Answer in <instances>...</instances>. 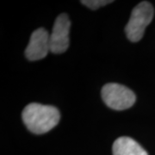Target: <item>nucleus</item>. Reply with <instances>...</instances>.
<instances>
[{"mask_svg":"<svg viewBox=\"0 0 155 155\" xmlns=\"http://www.w3.org/2000/svg\"><path fill=\"white\" fill-rule=\"evenodd\" d=\"M23 123L34 134H42L53 129L60 122V111L55 107L37 103L29 104L22 114Z\"/></svg>","mask_w":155,"mask_h":155,"instance_id":"1","label":"nucleus"},{"mask_svg":"<svg viewBox=\"0 0 155 155\" xmlns=\"http://www.w3.org/2000/svg\"><path fill=\"white\" fill-rule=\"evenodd\" d=\"M153 14V7L149 2H141L134 8L125 27V33L129 41L136 42L143 37L145 29L152 22Z\"/></svg>","mask_w":155,"mask_h":155,"instance_id":"2","label":"nucleus"},{"mask_svg":"<svg viewBox=\"0 0 155 155\" xmlns=\"http://www.w3.org/2000/svg\"><path fill=\"white\" fill-rule=\"evenodd\" d=\"M102 97L108 107L116 110L129 109L135 103V95L124 85L116 83L105 84L102 89Z\"/></svg>","mask_w":155,"mask_h":155,"instance_id":"3","label":"nucleus"},{"mask_svg":"<svg viewBox=\"0 0 155 155\" xmlns=\"http://www.w3.org/2000/svg\"><path fill=\"white\" fill-rule=\"evenodd\" d=\"M71 22L67 14L56 18L53 31L50 35V48L54 54H62L69 47V30Z\"/></svg>","mask_w":155,"mask_h":155,"instance_id":"4","label":"nucleus"},{"mask_svg":"<svg viewBox=\"0 0 155 155\" xmlns=\"http://www.w3.org/2000/svg\"><path fill=\"white\" fill-rule=\"evenodd\" d=\"M50 48V35L43 28L34 31L25 50V55L29 61H39L48 55Z\"/></svg>","mask_w":155,"mask_h":155,"instance_id":"5","label":"nucleus"},{"mask_svg":"<svg viewBox=\"0 0 155 155\" xmlns=\"http://www.w3.org/2000/svg\"><path fill=\"white\" fill-rule=\"evenodd\" d=\"M113 155H148L147 151L130 137L122 136L114 142Z\"/></svg>","mask_w":155,"mask_h":155,"instance_id":"6","label":"nucleus"},{"mask_svg":"<svg viewBox=\"0 0 155 155\" xmlns=\"http://www.w3.org/2000/svg\"><path fill=\"white\" fill-rule=\"evenodd\" d=\"M112 0H83L81 3L84 5L87 6L88 8L91 10H97L100 7L105 6L109 4L112 3Z\"/></svg>","mask_w":155,"mask_h":155,"instance_id":"7","label":"nucleus"}]
</instances>
